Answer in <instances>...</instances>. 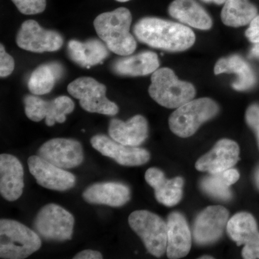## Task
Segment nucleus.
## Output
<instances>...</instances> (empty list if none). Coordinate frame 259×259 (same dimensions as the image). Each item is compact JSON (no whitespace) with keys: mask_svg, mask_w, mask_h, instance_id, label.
<instances>
[{"mask_svg":"<svg viewBox=\"0 0 259 259\" xmlns=\"http://www.w3.org/2000/svg\"><path fill=\"white\" fill-rule=\"evenodd\" d=\"M134 33L140 42L171 52L187 50L195 42V35L188 27L158 18L141 19L135 25Z\"/></svg>","mask_w":259,"mask_h":259,"instance_id":"1","label":"nucleus"},{"mask_svg":"<svg viewBox=\"0 0 259 259\" xmlns=\"http://www.w3.org/2000/svg\"><path fill=\"white\" fill-rule=\"evenodd\" d=\"M131 23L130 10L120 8L98 15L94 21V27L109 50L117 55L127 56L137 47L136 39L130 32Z\"/></svg>","mask_w":259,"mask_h":259,"instance_id":"2","label":"nucleus"},{"mask_svg":"<svg viewBox=\"0 0 259 259\" xmlns=\"http://www.w3.org/2000/svg\"><path fill=\"white\" fill-rule=\"evenodd\" d=\"M41 244L40 236L28 227L13 220L0 221V258H26Z\"/></svg>","mask_w":259,"mask_h":259,"instance_id":"3","label":"nucleus"},{"mask_svg":"<svg viewBox=\"0 0 259 259\" xmlns=\"http://www.w3.org/2000/svg\"><path fill=\"white\" fill-rule=\"evenodd\" d=\"M148 93L154 101L166 108H178L195 97L192 83L181 81L173 70L161 68L153 73Z\"/></svg>","mask_w":259,"mask_h":259,"instance_id":"4","label":"nucleus"},{"mask_svg":"<svg viewBox=\"0 0 259 259\" xmlns=\"http://www.w3.org/2000/svg\"><path fill=\"white\" fill-rule=\"evenodd\" d=\"M219 112V106L209 98L192 100L177 108L168 120L170 130L181 138H188L197 132L202 124Z\"/></svg>","mask_w":259,"mask_h":259,"instance_id":"5","label":"nucleus"},{"mask_svg":"<svg viewBox=\"0 0 259 259\" xmlns=\"http://www.w3.org/2000/svg\"><path fill=\"white\" fill-rule=\"evenodd\" d=\"M128 223L151 255L161 257L164 254L168 228L161 217L148 210H136L130 214Z\"/></svg>","mask_w":259,"mask_h":259,"instance_id":"6","label":"nucleus"},{"mask_svg":"<svg viewBox=\"0 0 259 259\" xmlns=\"http://www.w3.org/2000/svg\"><path fill=\"white\" fill-rule=\"evenodd\" d=\"M67 90L71 96L79 100L80 105L87 112L110 116L119 112L118 106L106 97L105 85L93 78H78L68 85Z\"/></svg>","mask_w":259,"mask_h":259,"instance_id":"7","label":"nucleus"},{"mask_svg":"<svg viewBox=\"0 0 259 259\" xmlns=\"http://www.w3.org/2000/svg\"><path fill=\"white\" fill-rule=\"evenodd\" d=\"M74 226V216L56 204L44 206L37 213L34 222L37 234L50 241L71 240Z\"/></svg>","mask_w":259,"mask_h":259,"instance_id":"8","label":"nucleus"},{"mask_svg":"<svg viewBox=\"0 0 259 259\" xmlns=\"http://www.w3.org/2000/svg\"><path fill=\"white\" fill-rule=\"evenodd\" d=\"M24 104L25 115L30 120L40 122L46 119V124L49 127L56 122H64L66 115L74 111L75 107L74 101L67 96L46 101L36 95H27L24 98Z\"/></svg>","mask_w":259,"mask_h":259,"instance_id":"9","label":"nucleus"},{"mask_svg":"<svg viewBox=\"0 0 259 259\" xmlns=\"http://www.w3.org/2000/svg\"><path fill=\"white\" fill-rule=\"evenodd\" d=\"M17 45L33 53L54 52L64 44L62 35L55 30L42 28L35 20L24 22L16 37Z\"/></svg>","mask_w":259,"mask_h":259,"instance_id":"10","label":"nucleus"},{"mask_svg":"<svg viewBox=\"0 0 259 259\" xmlns=\"http://www.w3.org/2000/svg\"><path fill=\"white\" fill-rule=\"evenodd\" d=\"M37 155L64 169L75 168L83 161L82 146L74 139L49 140L40 146Z\"/></svg>","mask_w":259,"mask_h":259,"instance_id":"11","label":"nucleus"},{"mask_svg":"<svg viewBox=\"0 0 259 259\" xmlns=\"http://www.w3.org/2000/svg\"><path fill=\"white\" fill-rule=\"evenodd\" d=\"M90 143L102 155L112 158L122 166H141L147 163L151 158L149 152L144 148L125 146L105 135L93 136Z\"/></svg>","mask_w":259,"mask_h":259,"instance_id":"12","label":"nucleus"},{"mask_svg":"<svg viewBox=\"0 0 259 259\" xmlns=\"http://www.w3.org/2000/svg\"><path fill=\"white\" fill-rule=\"evenodd\" d=\"M228 217L229 212L223 206H209L204 209L194 221V241L199 245H208L218 241L228 224Z\"/></svg>","mask_w":259,"mask_h":259,"instance_id":"13","label":"nucleus"},{"mask_svg":"<svg viewBox=\"0 0 259 259\" xmlns=\"http://www.w3.org/2000/svg\"><path fill=\"white\" fill-rule=\"evenodd\" d=\"M28 164L30 174L37 183L44 188L64 192L76 185V177L73 174L52 164L40 156H30Z\"/></svg>","mask_w":259,"mask_h":259,"instance_id":"14","label":"nucleus"},{"mask_svg":"<svg viewBox=\"0 0 259 259\" xmlns=\"http://www.w3.org/2000/svg\"><path fill=\"white\" fill-rule=\"evenodd\" d=\"M239 146L235 141L223 139L218 141L207 154L196 162L198 171L219 174L232 168L239 160Z\"/></svg>","mask_w":259,"mask_h":259,"instance_id":"15","label":"nucleus"},{"mask_svg":"<svg viewBox=\"0 0 259 259\" xmlns=\"http://www.w3.org/2000/svg\"><path fill=\"white\" fill-rule=\"evenodd\" d=\"M24 189V169L18 158L3 153L0 156V193L13 202L21 197Z\"/></svg>","mask_w":259,"mask_h":259,"instance_id":"16","label":"nucleus"},{"mask_svg":"<svg viewBox=\"0 0 259 259\" xmlns=\"http://www.w3.org/2000/svg\"><path fill=\"white\" fill-rule=\"evenodd\" d=\"M166 255L168 258H183L192 247V234L185 216L173 212L167 220Z\"/></svg>","mask_w":259,"mask_h":259,"instance_id":"17","label":"nucleus"},{"mask_svg":"<svg viewBox=\"0 0 259 259\" xmlns=\"http://www.w3.org/2000/svg\"><path fill=\"white\" fill-rule=\"evenodd\" d=\"M145 179L154 190L155 197L159 203L167 207H172L180 202L184 185V180L182 177L167 180L161 169L150 168L146 172Z\"/></svg>","mask_w":259,"mask_h":259,"instance_id":"18","label":"nucleus"},{"mask_svg":"<svg viewBox=\"0 0 259 259\" xmlns=\"http://www.w3.org/2000/svg\"><path fill=\"white\" fill-rule=\"evenodd\" d=\"M82 197L90 204L121 207L131 199V190L119 182H102L90 186L83 192Z\"/></svg>","mask_w":259,"mask_h":259,"instance_id":"19","label":"nucleus"},{"mask_svg":"<svg viewBox=\"0 0 259 259\" xmlns=\"http://www.w3.org/2000/svg\"><path fill=\"white\" fill-rule=\"evenodd\" d=\"M111 139L125 146H139L148 138V122L144 116L136 115L124 121L112 119L108 128Z\"/></svg>","mask_w":259,"mask_h":259,"instance_id":"20","label":"nucleus"},{"mask_svg":"<svg viewBox=\"0 0 259 259\" xmlns=\"http://www.w3.org/2000/svg\"><path fill=\"white\" fill-rule=\"evenodd\" d=\"M67 47L70 59L81 67L88 69L101 64L110 54L105 42L97 39H90L85 42L71 40Z\"/></svg>","mask_w":259,"mask_h":259,"instance_id":"21","label":"nucleus"},{"mask_svg":"<svg viewBox=\"0 0 259 259\" xmlns=\"http://www.w3.org/2000/svg\"><path fill=\"white\" fill-rule=\"evenodd\" d=\"M168 13L181 23L199 30L212 26L210 16L195 0H175L168 7Z\"/></svg>","mask_w":259,"mask_h":259,"instance_id":"22","label":"nucleus"},{"mask_svg":"<svg viewBox=\"0 0 259 259\" xmlns=\"http://www.w3.org/2000/svg\"><path fill=\"white\" fill-rule=\"evenodd\" d=\"M159 67L157 54L144 51L137 55L118 59L112 64V70L120 76H139L153 74Z\"/></svg>","mask_w":259,"mask_h":259,"instance_id":"23","label":"nucleus"},{"mask_svg":"<svg viewBox=\"0 0 259 259\" xmlns=\"http://www.w3.org/2000/svg\"><path fill=\"white\" fill-rule=\"evenodd\" d=\"M214 74L224 73L236 74L237 79L232 87L238 91H245L253 88L255 83L254 72L249 64L238 55H232L223 58L216 63L214 69Z\"/></svg>","mask_w":259,"mask_h":259,"instance_id":"24","label":"nucleus"},{"mask_svg":"<svg viewBox=\"0 0 259 259\" xmlns=\"http://www.w3.org/2000/svg\"><path fill=\"white\" fill-rule=\"evenodd\" d=\"M63 74L64 69L59 63L40 65L32 71L29 78L28 90L34 95H47L51 93Z\"/></svg>","mask_w":259,"mask_h":259,"instance_id":"25","label":"nucleus"},{"mask_svg":"<svg viewBox=\"0 0 259 259\" xmlns=\"http://www.w3.org/2000/svg\"><path fill=\"white\" fill-rule=\"evenodd\" d=\"M258 10L248 0H226L221 19L228 26L238 28L245 26L257 16Z\"/></svg>","mask_w":259,"mask_h":259,"instance_id":"26","label":"nucleus"},{"mask_svg":"<svg viewBox=\"0 0 259 259\" xmlns=\"http://www.w3.org/2000/svg\"><path fill=\"white\" fill-rule=\"evenodd\" d=\"M227 231L237 245H245L258 233L255 218L250 213H237L228 221Z\"/></svg>","mask_w":259,"mask_h":259,"instance_id":"27","label":"nucleus"},{"mask_svg":"<svg viewBox=\"0 0 259 259\" xmlns=\"http://www.w3.org/2000/svg\"><path fill=\"white\" fill-rule=\"evenodd\" d=\"M201 188L214 198L228 201L231 199L232 194L229 187L223 180L221 173L210 174L201 181Z\"/></svg>","mask_w":259,"mask_h":259,"instance_id":"28","label":"nucleus"},{"mask_svg":"<svg viewBox=\"0 0 259 259\" xmlns=\"http://www.w3.org/2000/svg\"><path fill=\"white\" fill-rule=\"evenodd\" d=\"M19 11L24 15L41 13L47 8V0H12Z\"/></svg>","mask_w":259,"mask_h":259,"instance_id":"29","label":"nucleus"},{"mask_svg":"<svg viewBox=\"0 0 259 259\" xmlns=\"http://www.w3.org/2000/svg\"><path fill=\"white\" fill-rule=\"evenodd\" d=\"M15 69L14 59L7 53L4 46L0 45V76L7 77L13 72Z\"/></svg>","mask_w":259,"mask_h":259,"instance_id":"30","label":"nucleus"},{"mask_svg":"<svg viewBox=\"0 0 259 259\" xmlns=\"http://www.w3.org/2000/svg\"><path fill=\"white\" fill-rule=\"evenodd\" d=\"M245 120L250 128L254 131L259 146V106L250 105L245 112Z\"/></svg>","mask_w":259,"mask_h":259,"instance_id":"31","label":"nucleus"},{"mask_svg":"<svg viewBox=\"0 0 259 259\" xmlns=\"http://www.w3.org/2000/svg\"><path fill=\"white\" fill-rule=\"evenodd\" d=\"M243 258H259V232L248 243H245L242 250Z\"/></svg>","mask_w":259,"mask_h":259,"instance_id":"32","label":"nucleus"},{"mask_svg":"<svg viewBox=\"0 0 259 259\" xmlns=\"http://www.w3.org/2000/svg\"><path fill=\"white\" fill-rule=\"evenodd\" d=\"M245 35L250 42L255 44H259V15H257L250 22L249 28L245 32Z\"/></svg>","mask_w":259,"mask_h":259,"instance_id":"33","label":"nucleus"},{"mask_svg":"<svg viewBox=\"0 0 259 259\" xmlns=\"http://www.w3.org/2000/svg\"><path fill=\"white\" fill-rule=\"evenodd\" d=\"M223 180L226 182L227 185L231 186L238 182L240 178L239 172L235 168H229L226 171L221 172Z\"/></svg>","mask_w":259,"mask_h":259,"instance_id":"34","label":"nucleus"},{"mask_svg":"<svg viewBox=\"0 0 259 259\" xmlns=\"http://www.w3.org/2000/svg\"><path fill=\"white\" fill-rule=\"evenodd\" d=\"M102 254L97 250H84L75 255L74 259H102Z\"/></svg>","mask_w":259,"mask_h":259,"instance_id":"35","label":"nucleus"},{"mask_svg":"<svg viewBox=\"0 0 259 259\" xmlns=\"http://www.w3.org/2000/svg\"><path fill=\"white\" fill-rule=\"evenodd\" d=\"M250 57L259 59V44H256L250 51Z\"/></svg>","mask_w":259,"mask_h":259,"instance_id":"36","label":"nucleus"},{"mask_svg":"<svg viewBox=\"0 0 259 259\" xmlns=\"http://www.w3.org/2000/svg\"><path fill=\"white\" fill-rule=\"evenodd\" d=\"M202 1L206 3H214V4L220 5L224 4L226 0H202Z\"/></svg>","mask_w":259,"mask_h":259,"instance_id":"37","label":"nucleus"},{"mask_svg":"<svg viewBox=\"0 0 259 259\" xmlns=\"http://www.w3.org/2000/svg\"><path fill=\"white\" fill-rule=\"evenodd\" d=\"M255 182H256V185L258 186V187L259 188V168L257 170L256 173H255Z\"/></svg>","mask_w":259,"mask_h":259,"instance_id":"38","label":"nucleus"},{"mask_svg":"<svg viewBox=\"0 0 259 259\" xmlns=\"http://www.w3.org/2000/svg\"><path fill=\"white\" fill-rule=\"evenodd\" d=\"M200 258H202V259H204V258H205V259H207V258H213L212 256H207V255H206V256H204V257H201Z\"/></svg>","mask_w":259,"mask_h":259,"instance_id":"39","label":"nucleus"},{"mask_svg":"<svg viewBox=\"0 0 259 259\" xmlns=\"http://www.w3.org/2000/svg\"><path fill=\"white\" fill-rule=\"evenodd\" d=\"M116 1L120 2V3H125V2L130 1V0H116Z\"/></svg>","mask_w":259,"mask_h":259,"instance_id":"40","label":"nucleus"}]
</instances>
